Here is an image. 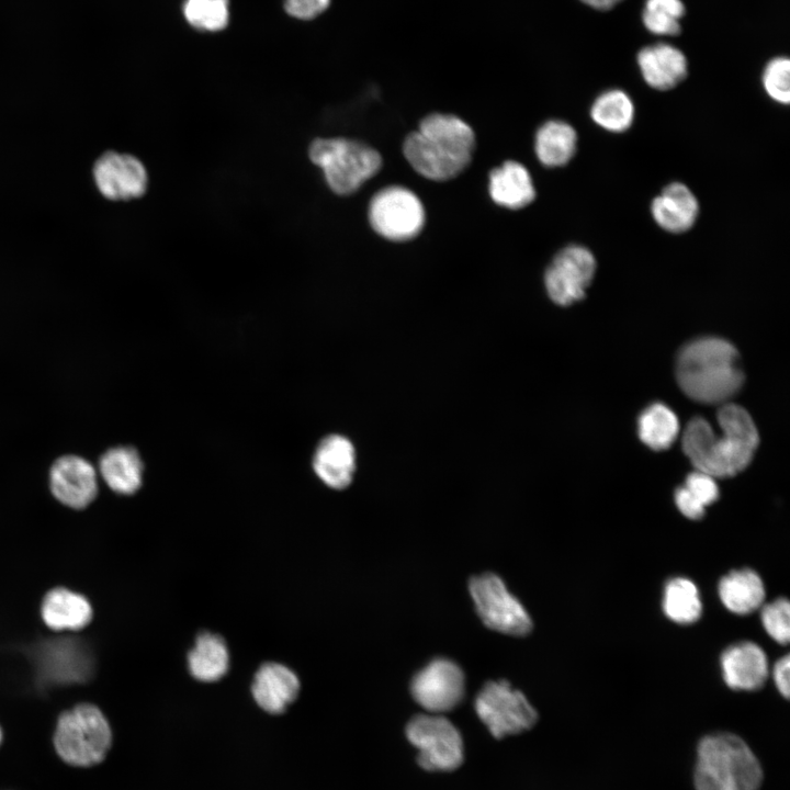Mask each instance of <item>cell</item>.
<instances>
[{"label": "cell", "instance_id": "cell-18", "mask_svg": "<svg viewBox=\"0 0 790 790\" xmlns=\"http://www.w3.org/2000/svg\"><path fill=\"white\" fill-rule=\"evenodd\" d=\"M651 214L661 228L674 234L685 233L696 223L699 203L686 184L673 182L652 201Z\"/></svg>", "mask_w": 790, "mask_h": 790}, {"label": "cell", "instance_id": "cell-36", "mask_svg": "<svg viewBox=\"0 0 790 790\" xmlns=\"http://www.w3.org/2000/svg\"><path fill=\"white\" fill-rule=\"evenodd\" d=\"M789 670L790 657L786 654L775 663L772 668V677L776 688L786 699H788L790 695Z\"/></svg>", "mask_w": 790, "mask_h": 790}, {"label": "cell", "instance_id": "cell-6", "mask_svg": "<svg viewBox=\"0 0 790 790\" xmlns=\"http://www.w3.org/2000/svg\"><path fill=\"white\" fill-rule=\"evenodd\" d=\"M108 720L93 704L82 703L64 712L57 722L54 743L58 755L75 766L100 763L111 746Z\"/></svg>", "mask_w": 790, "mask_h": 790}, {"label": "cell", "instance_id": "cell-12", "mask_svg": "<svg viewBox=\"0 0 790 790\" xmlns=\"http://www.w3.org/2000/svg\"><path fill=\"white\" fill-rule=\"evenodd\" d=\"M98 191L111 201H128L144 195L148 188V173L143 162L129 154L114 150L100 155L92 167Z\"/></svg>", "mask_w": 790, "mask_h": 790}, {"label": "cell", "instance_id": "cell-4", "mask_svg": "<svg viewBox=\"0 0 790 790\" xmlns=\"http://www.w3.org/2000/svg\"><path fill=\"white\" fill-rule=\"evenodd\" d=\"M763 768L740 736L719 732L702 737L693 772L696 790H758Z\"/></svg>", "mask_w": 790, "mask_h": 790}, {"label": "cell", "instance_id": "cell-26", "mask_svg": "<svg viewBox=\"0 0 790 790\" xmlns=\"http://www.w3.org/2000/svg\"><path fill=\"white\" fill-rule=\"evenodd\" d=\"M664 614L678 624L697 622L702 613V601L696 584L686 577L669 579L663 592Z\"/></svg>", "mask_w": 790, "mask_h": 790}, {"label": "cell", "instance_id": "cell-20", "mask_svg": "<svg viewBox=\"0 0 790 790\" xmlns=\"http://www.w3.org/2000/svg\"><path fill=\"white\" fill-rule=\"evenodd\" d=\"M41 616L54 631H78L91 621L92 608L84 596L65 587H56L45 595Z\"/></svg>", "mask_w": 790, "mask_h": 790}, {"label": "cell", "instance_id": "cell-15", "mask_svg": "<svg viewBox=\"0 0 790 790\" xmlns=\"http://www.w3.org/2000/svg\"><path fill=\"white\" fill-rule=\"evenodd\" d=\"M722 677L727 687L754 691L764 686L769 666L766 653L756 643L743 641L730 645L721 654Z\"/></svg>", "mask_w": 790, "mask_h": 790}, {"label": "cell", "instance_id": "cell-30", "mask_svg": "<svg viewBox=\"0 0 790 790\" xmlns=\"http://www.w3.org/2000/svg\"><path fill=\"white\" fill-rule=\"evenodd\" d=\"M684 14L685 5L681 0H646L642 21L651 33L673 36L679 34V20Z\"/></svg>", "mask_w": 790, "mask_h": 790}, {"label": "cell", "instance_id": "cell-22", "mask_svg": "<svg viewBox=\"0 0 790 790\" xmlns=\"http://www.w3.org/2000/svg\"><path fill=\"white\" fill-rule=\"evenodd\" d=\"M489 194L496 204L518 210L534 200L535 189L529 171L521 163L508 160L490 171Z\"/></svg>", "mask_w": 790, "mask_h": 790}, {"label": "cell", "instance_id": "cell-17", "mask_svg": "<svg viewBox=\"0 0 790 790\" xmlns=\"http://www.w3.org/2000/svg\"><path fill=\"white\" fill-rule=\"evenodd\" d=\"M313 469L320 481L330 488H346L351 483L356 470V451L352 442L341 435L325 437L315 450Z\"/></svg>", "mask_w": 790, "mask_h": 790}, {"label": "cell", "instance_id": "cell-14", "mask_svg": "<svg viewBox=\"0 0 790 790\" xmlns=\"http://www.w3.org/2000/svg\"><path fill=\"white\" fill-rule=\"evenodd\" d=\"M49 487L54 497L63 505L82 509L97 496L95 470L80 456H61L50 467Z\"/></svg>", "mask_w": 790, "mask_h": 790}, {"label": "cell", "instance_id": "cell-19", "mask_svg": "<svg viewBox=\"0 0 790 790\" xmlns=\"http://www.w3.org/2000/svg\"><path fill=\"white\" fill-rule=\"evenodd\" d=\"M300 690L297 676L286 666L267 663L256 673L251 692L257 704L264 711L279 714L285 711Z\"/></svg>", "mask_w": 790, "mask_h": 790}, {"label": "cell", "instance_id": "cell-13", "mask_svg": "<svg viewBox=\"0 0 790 790\" xmlns=\"http://www.w3.org/2000/svg\"><path fill=\"white\" fill-rule=\"evenodd\" d=\"M410 691L416 702L428 712L449 711L463 698V672L448 658H436L415 675Z\"/></svg>", "mask_w": 790, "mask_h": 790}, {"label": "cell", "instance_id": "cell-3", "mask_svg": "<svg viewBox=\"0 0 790 790\" xmlns=\"http://www.w3.org/2000/svg\"><path fill=\"white\" fill-rule=\"evenodd\" d=\"M475 146L471 126L452 114L432 113L404 140L403 153L422 177L445 181L470 163Z\"/></svg>", "mask_w": 790, "mask_h": 790}, {"label": "cell", "instance_id": "cell-2", "mask_svg": "<svg viewBox=\"0 0 790 790\" xmlns=\"http://www.w3.org/2000/svg\"><path fill=\"white\" fill-rule=\"evenodd\" d=\"M676 376L684 393L702 404H725L744 382L738 351L715 337L686 343L677 356Z\"/></svg>", "mask_w": 790, "mask_h": 790}, {"label": "cell", "instance_id": "cell-10", "mask_svg": "<svg viewBox=\"0 0 790 790\" xmlns=\"http://www.w3.org/2000/svg\"><path fill=\"white\" fill-rule=\"evenodd\" d=\"M369 221L382 237L404 241L416 237L425 222V211L410 190L392 185L376 192L369 205Z\"/></svg>", "mask_w": 790, "mask_h": 790}, {"label": "cell", "instance_id": "cell-28", "mask_svg": "<svg viewBox=\"0 0 790 790\" xmlns=\"http://www.w3.org/2000/svg\"><path fill=\"white\" fill-rule=\"evenodd\" d=\"M640 439L653 450H665L675 441L679 424L672 409L661 403L648 406L637 421Z\"/></svg>", "mask_w": 790, "mask_h": 790}, {"label": "cell", "instance_id": "cell-24", "mask_svg": "<svg viewBox=\"0 0 790 790\" xmlns=\"http://www.w3.org/2000/svg\"><path fill=\"white\" fill-rule=\"evenodd\" d=\"M577 134L572 125L563 121H548L535 134V154L546 167H562L574 156Z\"/></svg>", "mask_w": 790, "mask_h": 790}, {"label": "cell", "instance_id": "cell-31", "mask_svg": "<svg viewBox=\"0 0 790 790\" xmlns=\"http://www.w3.org/2000/svg\"><path fill=\"white\" fill-rule=\"evenodd\" d=\"M761 624L777 643L786 645L790 640V605L787 598H778L761 606Z\"/></svg>", "mask_w": 790, "mask_h": 790}, {"label": "cell", "instance_id": "cell-37", "mask_svg": "<svg viewBox=\"0 0 790 790\" xmlns=\"http://www.w3.org/2000/svg\"><path fill=\"white\" fill-rule=\"evenodd\" d=\"M585 4L597 10H609L622 0H580Z\"/></svg>", "mask_w": 790, "mask_h": 790}, {"label": "cell", "instance_id": "cell-16", "mask_svg": "<svg viewBox=\"0 0 790 790\" xmlns=\"http://www.w3.org/2000/svg\"><path fill=\"white\" fill-rule=\"evenodd\" d=\"M636 61L644 81L656 90H669L687 76L688 63L685 54L667 43L643 47Z\"/></svg>", "mask_w": 790, "mask_h": 790}, {"label": "cell", "instance_id": "cell-34", "mask_svg": "<svg viewBox=\"0 0 790 790\" xmlns=\"http://www.w3.org/2000/svg\"><path fill=\"white\" fill-rule=\"evenodd\" d=\"M331 0H283L284 12L298 21H312L321 15L330 5Z\"/></svg>", "mask_w": 790, "mask_h": 790}, {"label": "cell", "instance_id": "cell-33", "mask_svg": "<svg viewBox=\"0 0 790 790\" xmlns=\"http://www.w3.org/2000/svg\"><path fill=\"white\" fill-rule=\"evenodd\" d=\"M682 487L703 507L719 498V487L714 477L697 470L686 477Z\"/></svg>", "mask_w": 790, "mask_h": 790}, {"label": "cell", "instance_id": "cell-38", "mask_svg": "<svg viewBox=\"0 0 790 790\" xmlns=\"http://www.w3.org/2000/svg\"><path fill=\"white\" fill-rule=\"evenodd\" d=\"M0 742H1V730H0Z\"/></svg>", "mask_w": 790, "mask_h": 790}, {"label": "cell", "instance_id": "cell-8", "mask_svg": "<svg viewBox=\"0 0 790 790\" xmlns=\"http://www.w3.org/2000/svg\"><path fill=\"white\" fill-rule=\"evenodd\" d=\"M406 735L418 749V764L426 770H453L463 761L462 736L439 713L416 715L407 724Z\"/></svg>", "mask_w": 790, "mask_h": 790}, {"label": "cell", "instance_id": "cell-7", "mask_svg": "<svg viewBox=\"0 0 790 790\" xmlns=\"http://www.w3.org/2000/svg\"><path fill=\"white\" fill-rule=\"evenodd\" d=\"M475 710L496 738L529 730L538 719L524 695L503 679L483 686L475 699Z\"/></svg>", "mask_w": 790, "mask_h": 790}, {"label": "cell", "instance_id": "cell-5", "mask_svg": "<svg viewBox=\"0 0 790 790\" xmlns=\"http://www.w3.org/2000/svg\"><path fill=\"white\" fill-rule=\"evenodd\" d=\"M311 161L339 195L354 193L382 166L381 155L369 145L345 137L316 138L308 147Z\"/></svg>", "mask_w": 790, "mask_h": 790}, {"label": "cell", "instance_id": "cell-25", "mask_svg": "<svg viewBox=\"0 0 790 790\" xmlns=\"http://www.w3.org/2000/svg\"><path fill=\"white\" fill-rule=\"evenodd\" d=\"M188 665L191 675L200 681L211 682L222 678L229 665L224 640L208 632L200 634L188 655Z\"/></svg>", "mask_w": 790, "mask_h": 790}, {"label": "cell", "instance_id": "cell-1", "mask_svg": "<svg viewBox=\"0 0 790 790\" xmlns=\"http://www.w3.org/2000/svg\"><path fill=\"white\" fill-rule=\"evenodd\" d=\"M716 418L720 437L706 419H691L682 436V450L697 471L714 478L730 477L751 463L759 436L751 415L738 405L725 403Z\"/></svg>", "mask_w": 790, "mask_h": 790}, {"label": "cell", "instance_id": "cell-9", "mask_svg": "<svg viewBox=\"0 0 790 790\" xmlns=\"http://www.w3.org/2000/svg\"><path fill=\"white\" fill-rule=\"evenodd\" d=\"M469 589L479 618L489 629L516 636L531 631L529 613L500 577L493 573L474 576Z\"/></svg>", "mask_w": 790, "mask_h": 790}, {"label": "cell", "instance_id": "cell-27", "mask_svg": "<svg viewBox=\"0 0 790 790\" xmlns=\"http://www.w3.org/2000/svg\"><path fill=\"white\" fill-rule=\"evenodd\" d=\"M590 117L608 132L622 133L633 123L634 104L624 91L610 89L595 99L590 108Z\"/></svg>", "mask_w": 790, "mask_h": 790}, {"label": "cell", "instance_id": "cell-29", "mask_svg": "<svg viewBox=\"0 0 790 790\" xmlns=\"http://www.w3.org/2000/svg\"><path fill=\"white\" fill-rule=\"evenodd\" d=\"M181 12L194 30L218 33L229 25L230 0H183Z\"/></svg>", "mask_w": 790, "mask_h": 790}, {"label": "cell", "instance_id": "cell-35", "mask_svg": "<svg viewBox=\"0 0 790 790\" xmlns=\"http://www.w3.org/2000/svg\"><path fill=\"white\" fill-rule=\"evenodd\" d=\"M675 504L678 510L688 519L697 520L704 516L706 507L695 500L682 486L675 492Z\"/></svg>", "mask_w": 790, "mask_h": 790}, {"label": "cell", "instance_id": "cell-11", "mask_svg": "<svg viewBox=\"0 0 790 790\" xmlns=\"http://www.w3.org/2000/svg\"><path fill=\"white\" fill-rule=\"evenodd\" d=\"M597 269L594 253L580 245L561 249L544 273L549 297L557 305L567 306L585 297Z\"/></svg>", "mask_w": 790, "mask_h": 790}, {"label": "cell", "instance_id": "cell-23", "mask_svg": "<svg viewBox=\"0 0 790 790\" xmlns=\"http://www.w3.org/2000/svg\"><path fill=\"white\" fill-rule=\"evenodd\" d=\"M102 478L115 493L132 495L142 485L143 462L132 447H116L108 450L100 459Z\"/></svg>", "mask_w": 790, "mask_h": 790}, {"label": "cell", "instance_id": "cell-32", "mask_svg": "<svg viewBox=\"0 0 790 790\" xmlns=\"http://www.w3.org/2000/svg\"><path fill=\"white\" fill-rule=\"evenodd\" d=\"M763 86L774 101L789 104L790 60L787 57H775L768 61L763 72Z\"/></svg>", "mask_w": 790, "mask_h": 790}, {"label": "cell", "instance_id": "cell-21", "mask_svg": "<svg viewBox=\"0 0 790 790\" xmlns=\"http://www.w3.org/2000/svg\"><path fill=\"white\" fill-rule=\"evenodd\" d=\"M723 606L734 614L746 616L763 606L766 590L761 577L752 568L733 569L718 585Z\"/></svg>", "mask_w": 790, "mask_h": 790}]
</instances>
